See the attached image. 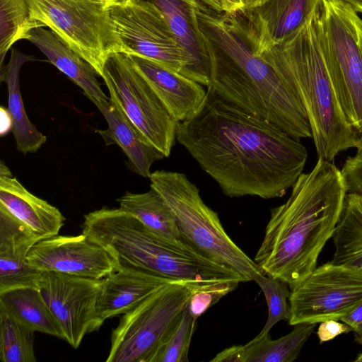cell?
<instances>
[{"mask_svg": "<svg viewBox=\"0 0 362 362\" xmlns=\"http://www.w3.org/2000/svg\"><path fill=\"white\" fill-rule=\"evenodd\" d=\"M45 25L33 19L27 0H0V68L1 77L6 53L18 40H28L30 32Z\"/></svg>", "mask_w": 362, "mask_h": 362, "instance_id": "83f0119b", "label": "cell"}, {"mask_svg": "<svg viewBox=\"0 0 362 362\" xmlns=\"http://www.w3.org/2000/svg\"><path fill=\"white\" fill-rule=\"evenodd\" d=\"M82 233L104 247L118 269L130 268L186 284L188 287L228 280L231 269L189 244H176L149 230L120 208L86 214Z\"/></svg>", "mask_w": 362, "mask_h": 362, "instance_id": "277c9868", "label": "cell"}, {"mask_svg": "<svg viewBox=\"0 0 362 362\" xmlns=\"http://www.w3.org/2000/svg\"><path fill=\"white\" fill-rule=\"evenodd\" d=\"M346 194L341 170L318 158L310 172L299 176L287 201L271 209L254 258L264 273L291 288L312 272L333 236Z\"/></svg>", "mask_w": 362, "mask_h": 362, "instance_id": "7a4b0ae2", "label": "cell"}, {"mask_svg": "<svg viewBox=\"0 0 362 362\" xmlns=\"http://www.w3.org/2000/svg\"><path fill=\"white\" fill-rule=\"evenodd\" d=\"M34 333L0 306V360L2 362H36Z\"/></svg>", "mask_w": 362, "mask_h": 362, "instance_id": "f1b7e54d", "label": "cell"}, {"mask_svg": "<svg viewBox=\"0 0 362 362\" xmlns=\"http://www.w3.org/2000/svg\"><path fill=\"white\" fill-rule=\"evenodd\" d=\"M117 201L119 208L134 215L156 235L176 244H189L182 236L170 209L153 188L144 193L127 192Z\"/></svg>", "mask_w": 362, "mask_h": 362, "instance_id": "cb8c5ba5", "label": "cell"}, {"mask_svg": "<svg viewBox=\"0 0 362 362\" xmlns=\"http://www.w3.org/2000/svg\"><path fill=\"white\" fill-rule=\"evenodd\" d=\"M162 13L167 23L191 57L199 83L208 87L210 71L208 55L194 26L197 0H146Z\"/></svg>", "mask_w": 362, "mask_h": 362, "instance_id": "603a6c76", "label": "cell"}, {"mask_svg": "<svg viewBox=\"0 0 362 362\" xmlns=\"http://www.w3.org/2000/svg\"><path fill=\"white\" fill-rule=\"evenodd\" d=\"M340 321L351 327L355 341L362 345V303Z\"/></svg>", "mask_w": 362, "mask_h": 362, "instance_id": "d590c367", "label": "cell"}, {"mask_svg": "<svg viewBox=\"0 0 362 362\" xmlns=\"http://www.w3.org/2000/svg\"><path fill=\"white\" fill-rule=\"evenodd\" d=\"M208 55L207 87L241 110L272 123L296 139L312 137L306 111L296 90L252 50L231 59L220 54L198 25Z\"/></svg>", "mask_w": 362, "mask_h": 362, "instance_id": "5b68a950", "label": "cell"}, {"mask_svg": "<svg viewBox=\"0 0 362 362\" xmlns=\"http://www.w3.org/2000/svg\"><path fill=\"white\" fill-rule=\"evenodd\" d=\"M354 361L355 362H362V352L356 356Z\"/></svg>", "mask_w": 362, "mask_h": 362, "instance_id": "b9f144b4", "label": "cell"}, {"mask_svg": "<svg viewBox=\"0 0 362 362\" xmlns=\"http://www.w3.org/2000/svg\"><path fill=\"white\" fill-rule=\"evenodd\" d=\"M197 319L190 313L188 305L181 318L163 343L151 362H188V354Z\"/></svg>", "mask_w": 362, "mask_h": 362, "instance_id": "4dcf8cb0", "label": "cell"}, {"mask_svg": "<svg viewBox=\"0 0 362 362\" xmlns=\"http://www.w3.org/2000/svg\"><path fill=\"white\" fill-rule=\"evenodd\" d=\"M205 5L211 9L218 12H225V1L224 0H201Z\"/></svg>", "mask_w": 362, "mask_h": 362, "instance_id": "f35d334b", "label": "cell"}, {"mask_svg": "<svg viewBox=\"0 0 362 362\" xmlns=\"http://www.w3.org/2000/svg\"><path fill=\"white\" fill-rule=\"evenodd\" d=\"M240 282L235 281H218L194 287L188 308L191 315L197 320L221 298L235 290Z\"/></svg>", "mask_w": 362, "mask_h": 362, "instance_id": "1f68e13d", "label": "cell"}, {"mask_svg": "<svg viewBox=\"0 0 362 362\" xmlns=\"http://www.w3.org/2000/svg\"><path fill=\"white\" fill-rule=\"evenodd\" d=\"M290 288V325L341 320L362 303V270L331 262Z\"/></svg>", "mask_w": 362, "mask_h": 362, "instance_id": "7c38bea8", "label": "cell"}, {"mask_svg": "<svg viewBox=\"0 0 362 362\" xmlns=\"http://www.w3.org/2000/svg\"><path fill=\"white\" fill-rule=\"evenodd\" d=\"M332 238V262L362 270V195L347 192Z\"/></svg>", "mask_w": 362, "mask_h": 362, "instance_id": "484cf974", "label": "cell"}, {"mask_svg": "<svg viewBox=\"0 0 362 362\" xmlns=\"http://www.w3.org/2000/svg\"><path fill=\"white\" fill-rule=\"evenodd\" d=\"M87 98L95 104L107 123V129L97 130L106 145L116 144L120 147L128 159V167L134 173L149 178L151 165L165 158L164 154L146 140L110 99L97 100Z\"/></svg>", "mask_w": 362, "mask_h": 362, "instance_id": "ffe728a7", "label": "cell"}, {"mask_svg": "<svg viewBox=\"0 0 362 362\" xmlns=\"http://www.w3.org/2000/svg\"><path fill=\"white\" fill-rule=\"evenodd\" d=\"M30 266L40 272H54L102 279L118 269L111 254L82 233L54 235L37 241L27 256Z\"/></svg>", "mask_w": 362, "mask_h": 362, "instance_id": "5bb4252c", "label": "cell"}, {"mask_svg": "<svg viewBox=\"0 0 362 362\" xmlns=\"http://www.w3.org/2000/svg\"><path fill=\"white\" fill-rule=\"evenodd\" d=\"M176 140L230 197H283L308 158L299 139L209 88L197 112L177 122Z\"/></svg>", "mask_w": 362, "mask_h": 362, "instance_id": "6da1fadb", "label": "cell"}, {"mask_svg": "<svg viewBox=\"0 0 362 362\" xmlns=\"http://www.w3.org/2000/svg\"><path fill=\"white\" fill-rule=\"evenodd\" d=\"M352 331L351 327L339 320H329L320 322L317 329L320 342H325L334 339L336 337Z\"/></svg>", "mask_w": 362, "mask_h": 362, "instance_id": "836d02e7", "label": "cell"}, {"mask_svg": "<svg viewBox=\"0 0 362 362\" xmlns=\"http://www.w3.org/2000/svg\"><path fill=\"white\" fill-rule=\"evenodd\" d=\"M0 204L40 240L59 235L65 217L55 206L30 192L1 161Z\"/></svg>", "mask_w": 362, "mask_h": 362, "instance_id": "e0dca14e", "label": "cell"}, {"mask_svg": "<svg viewBox=\"0 0 362 362\" xmlns=\"http://www.w3.org/2000/svg\"><path fill=\"white\" fill-rule=\"evenodd\" d=\"M122 0H27L30 16L54 33L103 77L108 57L124 52L112 11Z\"/></svg>", "mask_w": 362, "mask_h": 362, "instance_id": "52a82bcc", "label": "cell"}, {"mask_svg": "<svg viewBox=\"0 0 362 362\" xmlns=\"http://www.w3.org/2000/svg\"><path fill=\"white\" fill-rule=\"evenodd\" d=\"M341 173L347 192L362 195V150L346 159Z\"/></svg>", "mask_w": 362, "mask_h": 362, "instance_id": "d6a6232c", "label": "cell"}, {"mask_svg": "<svg viewBox=\"0 0 362 362\" xmlns=\"http://www.w3.org/2000/svg\"><path fill=\"white\" fill-rule=\"evenodd\" d=\"M322 43L327 70L349 123L362 122V19L341 0H323Z\"/></svg>", "mask_w": 362, "mask_h": 362, "instance_id": "ba28073f", "label": "cell"}, {"mask_svg": "<svg viewBox=\"0 0 362 362\" xmlns=\"http://www.w3.org/2000/svg\"><path fill=\"white\" fill-rule=\"evenodd\" d=\"M112 18L124 53L152 59L199 83L191 57L153 4L122 0Z\"/></svg>", "mask_w": 362, "mask_h": 362, "instance_id": "8fae6325", "label": "cell"}, {"mask_svg": "<svg viewBox=\"0 0 362 362\" xmlns=\"http://www.w3.org/2000/svg\"><path fill=\"white\" fill-rule=\"evenodd\" d=\"M110 100L146 140L168 157L176 140L177 122L171 116L129 56L115 52L107 59L103 77Z\"/></svg>", "mask_w": 362, "mask_h": 362, "instance_id": "30bf717a", "label": "cell"}, {"mask_svg": "<svg viewBox=\"0 0 362 362\" xmlns=\"http://www.w3.org/2000/svg\"><path fill=\"white\" fill-rule=\"evenodd\" d=\"M293 330L277 339L269 334L255 337L244 345L245 362H292L313 333L316 324L298 323Z\"/></svg>", "mask_w": 362, "mask_h": 362, "instance_id": "4316f807", "label": "cell"}, {"mask_svg": "<svg viewBox=\"0 0 362 362\" xmlns=\"http://www.w3.org/2000/svg\"><path fill=\"white\" fill-rule=\"evenodd\" d=\"M39 240L0 204V292L24 286L39 288L41 272L27 262L29 251Z\"/></svg>", "mask_w": 362, "mask_h": 362, "instance_id": "9a60e30c", "label": "cell"}, {"mask_svg": "<svg viewBox=\"0 0 362 362\" xmlns=\"http://www.w3.org/2000/svg\"><path fill=\"white\" fill-rule=\"evenodd\" d=\"M322 1L306 22L279 45L259 42L249 33L247 38L254 54L296 90L306 111L318 158L332 162L339 153L353 148V131L324 57Z\"/></svg>", "mask_w": 362, "mask_h": 362, "instance_id": "3957f363", "label": "cell"}, {"mask_svg": "<svg viewBox=\"0 0 362 362\" xmlns=\"http://www.w3.org/2000/svg\"><path fill=\"white\" fill-rule=\"evenodd\" d=\"M349 4L355 11L362 13V0H341Z\"/></svg>", "mask_w": 362, "mask_h": 362, "instance_id": "60d3db41", "label": "cell"}, {"mask_svg": "<svg viewBox=\"0 0 362 362\" xmlns=\"http://www.w3.org/2000/svg\"><path fill=\"white\" fill-rule=\"evenodd\" d=\"M211 362H245L244 345L231 346L216 354Z\"/></svg>", "mask_w": 362, "mask_h": 362, "instance_id": "e575fe53", "label": "cell"}, {"mask_svg": "<svg viewBox=\"0 0 362 362\" xmlns=\"http://www.w3.org/2000/svg\"><path fill=\"white\" fill-rule=\"evenodd\" d=\"M323 0H267L243 15L257 42L277 45L300 28Z\"/></svg>", "mask_w": 362, "mask_h": 362, "instance_id": "ac0fdd59", "label": "cell"}, {"mask_svg": "<svg viewBox=\"0 0 362 362\" xmlns=\"http://www.w3.org/2000/svg\"><path fill=\"white\" fill-rule=\"evenodd\" d=\"M191 292L173 282L123 315L112 329L107 362H151L180 321Z\"/></svg>", "mask_w": 362, "mask_h": 362, "instance_id": "9c48e42d", "label": "cell"}, {"mask_svg": "<svg viewBox=\"0 0 362 362\" xmlns=\"http://www.w3.org/2000/svg\"><path fill=\"white\" fill-rule=\"evenodd\" d=\"M225 13L234 14L243 13L244 11V5L243 0H224Z\"/></svg>", "mask_w": 362, "mask_h": 362, "instance_id": "8d00e7d4", "label": "cell"}, {"mask_svg": "<svg viewBox=\"0 0 362 362\" xmlns=\"http://www.w3.org/2000/svg\"><path fill=\"white\" fill-rule=\"evenodd\" d=\"M267 1V0H243L244 5V11L243 13L260 6Z\"/></svg>", "mask_w": 362, "mask_h": 362, "instance_id": "ab89813d", "label": "cell"}, {"mask_svg": "<svg viewBox=\"0 0 362 362\" xmlns=\"http://www.w3.org/2000/svg\"><path fill=\"white\" fill-rule=\"evenodd\" d=\"M173 282L177 281L134 269L120 267L103 279L97 305L98 318L103 323L107 319L124 315Z\"/></svg>", "mask_w": 362, "mask_h": 362, "instance_id": "d6986e66", "label": "cell"}, {"mask_svg": "<svg viewBox=\"0 0 362 362\" xmlns=\"http://www.w3.org/2000/svg\"><path fill=\"white\" fill-rule=\"evenodd\" d=\"M35 60L16 49L11 54L1 81H4L8 91V111L12 120V132L17 150L23 154L37 152L47 141V136L30 122L25 112L20 90L19 73L22 66Z\"/></svg>", "mask_w": 362, "mask_h": 362, "instance_id": "7402d4cb", "label": "cell"}, {"mask_svg": "<svg viewBox=\"0 0 362 362\" xmlns=\"http://www.w3.org/2000/svg\"><path fill=\"white\" fill-rule=\"evenodd\" d=\"M128 55L175 121L186 120L197 112L206 95L204 86L152 59Z\"/></svg>", "mask_w": 362, "mask_h": 362, "instance_id": "2e32d148", "label": "cell"}, {"mask_svg": "<svg viewBox=\"0 0 362 362\" xmlns=\"http://www.w3.org/2000/svg\"><path fill=\"white\" fill-rule=\"evenodd\" d=\"M36 46L48 61L81 88L86 97L97 100H109L103 91L93 66L49 29H33L28 40Z\"/></svg>", "mask_w": 362, "mask_h": 362, "instance_id": "44dd1931", "label": "cell"}, {"mask_svg": "<svg viewBox=\"0 0 362 362\" xmlns=\"http://www.w3.org/2000/svg\"><path fill=\"white\" fill-rule=\"evenodd\" d=\"M353 131V147L357 150H362V122L357 126L352 125Z\"/></svg>", "mask_w": 362, "mask_h": 362, "instance_id": "74e56055", "label": "cell"}, {"mask_svg": "<svg viewBox=\"0 0 362 362\" xmlns=\"http://www.w3.org/2000/svg\"><path fill=\"white\" fill-rule=\"evenodd\" d=\"M0 306L33 330L63 339V332L39 288L24 286L0 292Z\"/></svg>", "mask_w": 362, "mask_h": 362, "instance_id": "d4e9b609", "label": "cell"}, {"mask_svg": "<svg viewBox=\"0 0 362 362\" xmlns=\"http://www.w3.org/2000/svg\"><path fill=\"white\" fill-rule=\"evenodd\" d=\"M170 209L184 239L206 256L228 267L245 281L265 274L230 238L216 212L202 199L199 189L184 173L156 170L149 177Z\"/></svg>", "mask_w": 362, "mask_h": 362, "instance_id": "8992f818", "label": "cell"}, {"mask_svg": "<svg viewBox=\"0 0 362 362\" xmlns=\"http://www.w3.org/2000/svg\"><path fill=\"white\" fill-rule=\"evenodd\" d=\"M254 281L263 292L268 308L266 323L256 336L260 337L269 334L271 329L278 322L288 321L291 315L288 300L290 290L285 282L268 275L266 276V274L258 276Z\"/></svg>", "mask_w": 362, "mask_h": 362, "instance_id": "f546056e", "label": "cell"}, {"mask_svg": "<svg viewBox=\"0 0 362 362\" xmlns=\"http://www.w3.org/2000/svg\"><path fill=\"white\" fill-rule=\"evenodd\" d=\"M102 287L103 279L41 272L39 289L62 329L63 339L74 349L103 324L97 311Z\"/></svg>", "mask_w": 362, "mask_h": 362, "instance_id": "4fadbf2b", "label": "cell"}]
</instances>
